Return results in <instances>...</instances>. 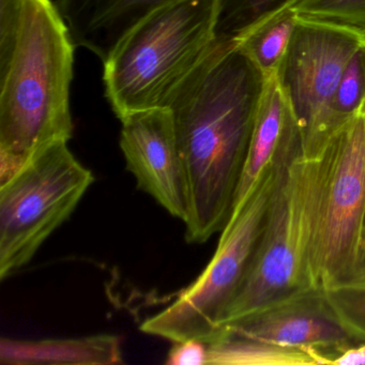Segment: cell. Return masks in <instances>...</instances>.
Masks as SVG:
<instances>
[{"instance_id": "cell-19", "label": "cell", "mask_w": 365, "mask_h": 365, "mask_svg": "<svg viewBox=\"0 0 365 365\" xmlns=\"http://www.w3.org/2000/svg\"><path fill=\"white\" fill-rule=\"evenodd\" d=\"M339 319L358 343L365 341V287L324 288Z\"/></svg>"}, {"instance_id": "cell-21", "label": "cell", "mask_w": 365, "mask_h": 365, "mask_svg": "<svg viewBox=\"0 0 365 365\" xmlns=\"http://www.w3.org/2000/svg\"><path fill=\"white\" fill-rule=\"evenodd\" d=\"M365 364V341L354 344L333 356L328 365Z\"/></svg>"}, {"instance_id": "cell-18", "label": "cell", "mask_w": 365, "mask_h": 365, "mask_svg": "<svg viewBox=\"0 0 365 365\" xmlns=\"http://www.w3.org/2000/svg\"><path fill=\"white\" fill-rule=\"evenodd\" d=\"M299 18L343 27L365 40V0H299Z\"/></svg>"}, {"instance_id": "cell-17", "label": "cell", "mask_w": 365, "mask_h": 365, "mask_svg": "<svg viewBox=\"0 0 365 365\" xmlns=\"http://www.w3.org/2000/svg\"><path fill=\"white\" fill-rule=\"evenodd\" d=\"M365 106V42L354 53L344 71L331 106L335 133L362 114Z\"/></svg>"}, {"instance_id": "cell-13", "label": "cell", "mask_w": 365, "mask_h": 365, "mask_svg": "<svg viewBox=\"0 0 365 365\" xmlns=\"http://www.w3.org/2000/svg\"><path fill=\"white\" fill-rule=\"evenodd\" d=\"M4 365H112L123 363L120 337L96 334L76 339L0 341Z\"/></svg>"}, {"instance_id": "cell-20", "label": "cell", "mask_w": 365, "mask_h": 365, "mask_svg": "<svg viewBox=\"0 0 365 365\" xmlns=\"http://www.w3.org/2000/svg\"><path fill=\"white\" fill-rule=\"evenodd\" d=\"M208 362V346L198 339L176 341L168 352V365H204Z\"/></svg>"}, {"instance_id": "cell-15", "label": "cell", "mask_w": 365, "mask_h": 365, "mask_svg": "<svg viewBox=\"0 0 365 365\" xmlns=\"http://www.w3.org/2000/svg\"><path fill=\"white\" fill-rule=\"evenodd\" d=\"M298 20L296 10L288 8L262 21L235 40L256 67L270 78L287 52Z\"/></svg>"}, {"instance_id": "cell-9", "label": "cell", "mask_w": 365, "mask_h": 365, "mask_svg": "<svg viewBox=\"0 0 365 365\" xmlns=\"http://www.w3.org/2000/svg\"><path fill=\"white\" fill-rule=\"evenodd\" d=\"M120 121V148L138 189L173 217L187 221V176L170 108L138 110Z\"/></svg>"}, {"instance_id": "cell-22", "label": "cell", "mask_w": 365, "mask_h": 365, "mask_svg": "<svg viewBox=\"0 0 365 365\" xmlns=\"http://www.w3.org/2000/svg\"><path fill=\"white\" fill-rule=\"evenodd\" d=\"M337 286H349V287H365V266L361 267L349 279ZM335 287V286H334Z\"/></svg>"}, {"instance_id": "cell-4", "label": "cell", "mask_w": 365, "mask_h": 365, "mask_svg": "<svg viewBox=\"0 0 365 365\" xmlns=\"http://www.w3.org/2000/svg\"><path fill=\"white\" fill-rule=\"evenodd\" d=\"M324 170V153L315 159L299 155L279 168L264 234L222 330L267 305L319 287L313 247Z\"/></svg>"}, {"instance_id": "cell-7", "label": "cell", "mask_w": 365, "mask_h": 365, "mask_svg": "<svg viewBox=\"0 0 365 365\" xmlns=\"http://www.w3.org/2000/svg\"><path fill=\"white\" fill-rule=\"evenodd\" d=\"M364 42L343 27L299 18L273 76L298 121L305 158L320 157L336 135L331 119L333 98L350 59Z\"/></svg>"}, {"instance_id": "cell-23", "label": "cell", "mask_w": 365, "mask_h": 365, "mask_svg": "<svg viewBox=\"0 0 365 365\" xmlns=\"http://www.w3.org/2000/svg\"><path fill=\"white\" fill-rule=\"evenodd\" d=\"M365 266V215L363 220L362 232H361L360 252H359V268Z\"/></svg>"}, {"instance_id": "cell-24", "label": "cell", "mask_w": 365, "mask_h": 365, "mask_svg": "<svg viewBox=\"0 0 365 365\" xmlns=\"http://www.w3.org/2000/svg\"><path fill=\"white\" fill-rule=\"evenodd\" d=\"M362 115H363V118H364V125H365V106H364V108H363Z\"/></svg>"}, {"instance_id": "cell-5", "label": "cell", "mask_w": 365, "mask_h": 365, "mask_svg": "<svg viewBox=\"0 0 365 365\" xmlns=\"http://www.w3.org/2000/svg\"><path fill=\"white\" fill-rule=\"evenodd\" d=\"M279 168H270L222 230L217 251L204 272L163 311L140 326L168 341L198 339L207 345L222 333V322L242 284L264 234Z\"/></svg>"}, {"instance_id": "cell-12", "label": "cell", "mask_w": 365, "mask_h": 365, "mask_svg": "<svg viewBox=\"0 0 365 365\" xmlns=\"http://www.w3.org/2000/svg\"><path fill=\"white\" fill-rule=\"evenodd\" d=\"M175 0H57L76 46L106 63L143 20Z\"/></svg>"}, {"instance_id": "cell-8", "label": "cell", "mask_w": 365, "mask_h": 365, "mask_svg": "<svg viewBox=\"0 0 365 365\" xmlns=\"http://www.w3.org/2000/svg\"><path fill=\"white\" fill-rule=\"evenodd\" d=\"M326 170L316 223L313 271L319 287L331 288L359 268L365 215V125L348 123L324 151Z\"/></svg>"}, {"instance_id": "cell-3", "label": "cell", "mask_w": 365, "mask_h": 365, "mask_svg": "<svg viewBox=\"0 0 365 365\" xmlns=\"http://www.w3.org/2000/svg\"><path fill=\"white\" fill-rule=\"evenodd\" d=\"M217 0H175L134 27L103 63L106 97L119 120L166 108L217 41Z\"/></svg>"}, {"instance_id": "cell-11", "label": "cell", "mask_w": 365, "mask_h": 365, "mask_svg": "<svg viewBox=\"0 0 365 365\" xmlns=\"http://www.w3.org/2000/svg\"><path fill=\"white\" fill-rule=\"evenodd\" d=\"M299 155H303L300 127L274 76H270L256 115L234 208L270 168H282Z\"/></svg>"}, {"instance_id": "cell-6", "label": "cell", "mask_w": 365, "mask_h": 365, "mask_svg": "<svg viewBox=\"0 0 365 365\" xmlns=\"http://www.w3.org/2000/svg\"><path fill=\"white\" fill-rule=\"evenodd\" d=\"M58 142L38 151L0 185V279L26 266L43 243L69 220L95 181Z\"/></svg>"}, {"instance_id": "cell-1", "label": "cell", "mask_w": 365, "mask_h": 365, "mask_svg": "<svg viewBox=\"0 0 365 365\" xmlns=\"http://www.w3.org/2000/svg\"><path fill=\"white\" fill-rule=\"evenodd\" d=\"M268 78L236 40H217L166 106L187 176V242H206L232 215Z\"/></svg>"}, {"instance_id": "cell-10", "label": "cell", "mask_w": 365, "mask_h": 365, "mask_svg": "<svg viewBox=\"0 0 365 365\" xmlns=\"http://www.w3.org/2000/svg\"><path fill=\"white\" fill-rule=\"evenodd\" d=\"M224 329L250 339L318 354L324 365L335 354L358 344L335 313L324 287L267 305Z\"/></svg>"}, {"instance_id": "cell-14", "label": "cell", "mask_w": 365, "mask_h": 365, "mask_svg": "<svg viewBox=\"0 0 365 365\" xmlns=\"http://www.w3.org/2000/svg\"><path fill=\"white\" fill-rule=\"evenodd\" d=\"M208 346L209 365H320L318 354L250 339L223 329Z\"/></svg>"}, {"instance_id": "cell-16", "label": "cell", "mask_w": 365, "mask_h": 365, "mask_svg": "<svg viewBox=\"0 0 365 365\" xmlns=\"http://www.w3.org/2000/svg\"><path fill=\"white\" fill-rule=\"evenodd\" d=\"M217 40L240 37L258 23L283 10L292 8L299 0H217Z\"/></svg>"}, {"instance_id": "cell-2", "label": "cell", "mask_w": 365, "mask_h": 365, "mask_svg": "<svg viewBox=\"0 0 365 365\" xmlns=\"http://www.w3.org/2000/svg\"><path fill=\"white\" fill-rule=\"evenodd\" d=\"M76 46L52 0H0V185L72 138Z\"/></svg>"}]
</instances>
